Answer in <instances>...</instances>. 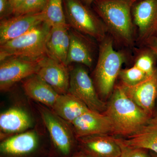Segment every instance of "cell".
I'll list each match as a JSON object with an SVG mask.
<instances>
[{
  "label": "cell",
  "mask_w": 157,
  "mask_h": 157,
  "mask_svg": "<svg viewBox=\"0 0 157 157\" xmlns=\"http://www.w3.org/2000/svg\"><path fill=\"white\" fill-rule=\"evenodd\" d=\"M156 114H155V116L157 117V103H156Z\"/></svg>",
  "instance_id": "cell-33"
},
{
  "label": "cell",
  "mask_w": 157,
  "mask_h": 157,
  "mask_svg": "<svg viewBox=\"0 0 157 157\" xmlns=\"http://www.w3.org/2000/svg\"><path fill=\"white\" fill-rule=\"evenodd\" d=\"M81 150L91 157H120L115 137L109 135H91L77 138Z\"/></svg>",
  "instance_id": "cell-14"
},
{
  "label": "cell",
  "mask_w": 157,
  "mask_h": 157,
  "mask_svg": "<svg viewBox=\"0 0 157 157\" xmlns=\"http://www.w3.org/2000/svg\"><path fill=\"white\" fill-rule=\"evenodd\" d=\"M32 123L30 116L22 108L13 107L7 109L0 114L1 139L25 132L31 128Z\"/></svg>",
  "instance_id": "cell-16"
},
{
  "label": "cell",
  "mask_w": 157,
  "mask_h": 157,
  "mask_svg": "<svg viewBox=\"0 0 157 157\" xmlns=\"http://www.w3.org/2000/svg\"><path fill=\"white\" fill-rule=\"evenodd\" d=\"M138 0H94V9L107 32L119 43L131 46L134 43L132 9Z\"/></svg>",
  "instance_id": "cell-2"
},
{
  "label": "cell",
  "mask_w": 157,
  "mask_h": 157,
  "mask_svg": "<svg viewBox=\"0 0 157 157\" xmlns=\"http://www.w3.org/2000/svg\"><path fill=\"white\" fill-rule=\"evenodd\" d=\"M69 25L51 27L46 44L47 55L66 65L70 44Z\"/></svg>",
  "instance_id": "cell-19"
},
{
  "label": "cell",
  "mask_w": 157,
  "mask_h": 157,
  "mask_svg": "<svg viewBox=\"0 0 157 157\" xmlns=\"http://www.w3.org/2000/svg\"><path fill=\"white\" fill-rule=\"evenodd\" d=\"M83 102L91 110L103 113L107 105L99 98L94 82L86 70L76 67L70 71L69 92Z\"/></svg>",
  "instance_id": "cell-7"
},
{
  "label": "cell",
  "mask_w": 157,
  "mask_h": 157,
  "mask_svg": "<svg viewBox=\"0 0 157 157\" xmlns=\"http://www.w3.org/2000/svg\"><path fill=\"white\" fill-rule=\"evenodd\" d=\"M14 11V14L18 9L23 5L26 0H9Z\"/></svg>",
  "instance_id": "cell-29"
},
{
  "label": "cell",
  "mask_w": 157,
  "mask_h": 157,
  "mask_svg": "<svg viewBox=\"0 0 157 157\" xmlns=\"http://www.w3.org/2000/svg\"><path fill=\"white\" fill-rule=\"evenodd\" d=\"M11 14H14V11L9 0H0V19L9 18Z\"/></svg>",
  "instance_id": "cell-27"
},
{
  "label": "cell",
  "mask_w": 157,
  "mask_h": 157,
  "mask_svg": "<svg viewBox=\"0 0 157 157\" xmlns=\"http://www.w3.org/2000/svg\"><path fill=\"white\" fill-rule=\"evenodd\" d=\"M36 74L59 94L69 92L70 71L65 64L47 55L39 60Z\"/></svg>",
  "instance_id": "cell-9"
},
{
  "label": "cell",
  "mask_w": 157,
  "mask_h": 157,
  "mask_svg": "<svg viewBox=\"0 0 157 157\" xmlns=\"http://www.w3.org/2000/svg\"><path fill=\"white\" fill-rule=\"evenodd\" d=\"M44 22L42 12L15 15L0 21V45L21 36Z\"/></svg>",
  "instance_id": "cell-11"
},
{
  "label": "cell",
  "mask_w": 157,
  "mask_h": 157,
  "mask_svg": "<svg viewBox=\"0 0 157 157\" xmlns=\"http://www.w3.org/2000/svg\"><path fill=\"white\" fill-rule=\"evenodd\" d=\"M51 29L44 22L24 35L0 45V61L15 56L37 60L47 55L46 44Z\"/></svg>",
  "instance_id": "cell-3"
},
{
  "label": "cell",
  "mask_w": 157,
  "mask_h": 157,
  "mask_svg": "<svg viewBox=\"0 0 157 157\" xmlns=\"http://www.w3.org/2000/svg\"><path fill=\"white\" fill-rule=\"evenodd\" d=\"M51 109L70 124L90 110L83 102L69 93L59 95Z\"/></svg>",
  "instance_id": "cell-21"
},
{
  "label": "cell",
  "mask_w": 157,
  "mask_h": 157,
  "mask_svg": "<svg viewBox=\"0 0 157 157\" xmlns=\"http://www.w3.org/2000/svg\"><path fill=\"white\" fill-rule=\"evenodd\" d=\"M41 58L34 60L12 56L0 61L1 91H7L18 82L36 74Z\"/></svg>",
  "instance_id": "cell-8"
},
{
  "label": "cell",
  "mask_w": 157,
  "mask_h": 157,
  "mask_svg": "<svg viewBox=\"0 0 157 157\" xmlns=\"http://www.w3.org/2000/svg\"><path fill=\"white\" fill-rule=\"evenodd\" d=\"M63 4L70 28L101 42L106 38L107 30L104 23L81 0H63Z\"/></svg>",
  "instance_id": "cell-5"
},
{
  "label": "cell",
  "mask_w": 157,
  "mask_h": 157,
  "mask_svg": "<svg viewBox=\"0 0 157 157\" xmlns=\"http://www.w3.org/2000/svg\"><path fill=\"white\" fill-rule=\"evenodd\" d=\"M151 157H157V154L154 152L151 151L150 152Z\"/></svg>",
  "instance_id": "cell-32"
},
{
  "label": "cell",
  "mask_w": 157,
  "mask_h": 157,
  "mask_svg": "<svg viewBox=\"0 0 157 157\" xmlns=\"http://www.w3.org/2000/svg\"><path fill=\"white\" fill-rule=\"evenodd\" d=\"M47 0H26L14 15L34 14L42 12Z\"/></svg>",
  "instance_id": "cell-25"
},
{
  "label": "cell",
  "mask_w": 157,
  "mask_h": 157,
  "mask_svg": "<svg viewBox=\"0 0 157 157\" xmlns=\"http://www.w3.org/2000/svg\"><path fill=\"white\" fill-rule=\"evenodd\" d=\"M83 34L70 29V44L66 65L79 63L90 68L94 62L92 47Z\"/></svg>",
  "instance_id": "cell-18"
},
{
  "label": "cell",
  "mask_w": 157,
  "mask_h": 157,
  "mask_svg": "<svg viewBox=\"0 0 157 157\" xmlns=\"http://www.w3.org/2000/svg\"><path fill=\"white\" fill-rule=\"evenodd\" d=\"M75 136L80 137L112 134V123L104 113L89 110L71 124Z\"/></svg>",
  "instance_id": "cell-13"
},
{
  "label": "cell",
  "mask_w": 157,
  "mask_h": 157,
  "mask_svg": "<svg viewBox=\"0 0 157 157\" xmlns=\"http://www.w3.org/2000/svg\"><path fill=\"white\" fill-rule=\"evenodd\" d=\"M38 110L57 149L64 155L70 154L76 137L71 124L45 106L39 105Z\"/></svg>",
  "instance_id": "cell-6"
},
{
  "label": "cell",
  "mask_w": 157,
  "mask_h": 157,
  "mask_svg": "<svg viewBox=\"0 0 157 157\" xmlns=\"http://www.w3.org/2000/svg\"><path fill=\"white\" fill-rule=\"evenodd\" d=\"M126 59L124 52L114 49L112 39L106 37L101 41L94 78L99 92L103 97H107L113 90L116 79Z\"/></svg>",
  "instance_id": "cell-4"
},
{
  "label": "cell",
  "mask_w": 157,
  "mask_h": 157,
  "mask_svg": "<svg viewBox=\"0 0 157 157\" xmlns=\"http://www.w3.org/2000/svg\"><path fill=\"white\" fill-rule=\"evenodd\" d=\"M157 62L156 56L151 49L148 48L137 56L134 65L150 77L157 70Z\"/></svg>",
  "instance_id": "cell-23"
},
{
  "label": "cell",
  "mask_w": 157,
  "mask_h": 157,
  "mask_svg": "<svg viewBox=\"0 0 157 157\" xmlns=\"http://www.w3.org/2000/svg\"><path fill=\"white\" fill-rule=\"evenodd\" d=\"M133 23L138 29V38L145 42L156 36L157 29V0L137 1L133 6Z\"/></svg>",
  "instance_id": "cell-10"
},
{
  "label": "cell",
  "mask_w": 157,
  "mask_h": 157,
  "mask_svg": "<svg viewBox=\"0 0 157 157\" xmlns=\"http://www.w3.org/2000/svg\"><path fill=\"white\" fill-rule=\"evenodd\" d=\"M82 2L84 3L86 6H90L92 4L94 0H81Z\"/></svg>",
  "instance_id": "cell-31"
},
{
  "label": "cell",
  "mask_w": 157,
  "mask_h": 157,
  "mask_svg": "<svg viewBox=\"0 0 157 157\" xmlns=\"http://www.w3.org/2000/svg\"><path fill=\"white\" fill-rule=\"evenodd\" d=\"M148 48L154 52L157 58V37L155 36L151 37L145 42Z\"/></svg>",
  "instance_id": "cell-28"
},
{
  "label": "cell",
  "mask_w": 157,
  "mask_h": 157,
  "mask_svg": "<svg viewBox=\"0 0 157 157\" xmlns=\"http://www.w3.org/2000/svg\"><path fill=\"white\" fill-rule=\"evenodd\" d=\"M71 157H91L89 155H88L86 153L82 151H80L76 153L75 154L72 155Z\"/></svg>",
  "instance_id": "cell-30"
},
{
  "label": "cell",
  "mask_w": 157,
  "mask_h": 157,
  "mask_svg": "<svg viewBox=\"0 0 157 157\" xmlns=\"http://www.w3.org/2000/svg\"><path fill=\"white\" fill-rule=\"evenodd\" d=\"M104 113L111 121L112 134L123 138L137 132L152 117L130 99L121 86L114 90Z\"/></svg>",
  "instance_id": "cell-1"
},
{
  "label": "cell",
  "mask_w": 157,
  "mask_h": 157,
  "mask_svg": "<svg viewBox=\"0 0 157 157\" xmlns=\"http://www.w3.org/2000/svg\"><path fill=\"white\" fill-rule=\"evenodd\" d=\"M156 37H157V29L156 31Z\"/></svg>",
  "instance_id": "cell-34"
},
{
  "label": "cell",
  "mask_w": 157,
  "mask_h": 157,
  "mask_svg": "<svg viewBox=\"0 0 157 157\" xmlns=\"http://www.w3.org/2000/svg\"><path fill=\"white\" fill-rule=\"evenodd\" d=\"M42 12L44 22L51 27L67 25L63 0H47Z\"/></svg>",
  "instance_id": "cell-22"
},
{
  "label": "cell",
  "mask_w": 157,
  "mask_h": 157,
  "mask_svg": "<svg viewBox=\"0 0 157 157\" xmlns=\"http://www.w3.org/2000/svg\"><path fill=\"white\" fill-rule=\"evenodd\" d=\"M121 139L128 146L145 149L157 154V117H151L133 135Z\"/></svg>",
  "instance_id": "cell-20"
},
{
  "label": "cell",
  "mask_w": 157,
  "mask_h": 157,
  "mask_svg": "<svg viewBox=\"0 0 157 157\" xmlns=\"http://www.w3.org/2000/svg\"><path fill=\"white\" fill-rule=\"evenodd\" d=\"M39 137L35 131H25L2 140L0 144V151L4 155L23 156L35 151L39 145Z\"/></svg>",
  "instance_id": "cell-15"
},
{
  "label": "cell",
  "mask_w": 157,
  "mask_h": 157,
  "mask_svg": "<svg viewBox=\"0 0 157 157\" xmlns=\"http://www.w3.org/2000/svg\"><path fill=\"white\" fill-rule=\"evenodd\" d=\"M115 140L120 147V157H151L147 150L128 146L123 143L121 138L115 137Z\"/></svg>",
  "instance_id": "cell-26"
},
{
  "label": "cell",
  "mask_w": 157,
  "mask_h": 157,
  "mask_svg": "<svg viewBox=\"0 0 157 157\" xmlns=\"http://www.w3.org/2000/svg\"><path fill=\"white\" fill-rule=\"evenodd\" d=\"M121 86L130 99L152 116L157 101V70L151 76L139 84L132 86L121 85Z\"/></svg>",
  "instance_id": "cell-12"
},
{
  "label": "cell",
  "mask_w": 157,
  "mask_h": 157,
  "mask_svg": "<svg viewBox=\"0 0 157 157\" xmlns=\"http://www.w3.org/2000/svg\"><path fill=\"white\" fill-rule=\"evenodd\" d=\"M22 83L23 89L28 97L50 109L60 95L36 74L25 78Z\"/></svg>",
  "instance_id": "cell-17"
},
{
  "label": "cell",
  "mask_w": 157,
  "mask_h": 157,
  "mask_svg": "<svg viewBox=\"0 0 157 157\" xmlns=\"http://www.w3.org/2000/svg\"><path fill=\"white\" fill-rule=\"evenodd\" d=\"M118 76L122 82V85L129 86L139 84L149 77L135 65L132 67L121 70Z\"/></svg>",
  "instance_id": "cell-24"
}]
</instances>
